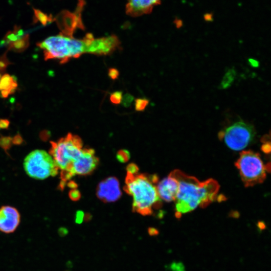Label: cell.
Listing matches in <instances>:
<instances>
[{"label": "cell", "mask_w": 271, "mask_h": 271, "mask_svg": "<svg viewBox=\"0 0 271 271\" xmlns=\"http://www.w3.org/2000/svg\"><path fill=\"white\" fill-rule=\"evenodd\" d=\"M64 233H67V229L64 228H62L60 229V233L61 235H64Z\"/></svg>", "instance_id": "d590c367"}, {"label": "cell", "mask_w": 271, "mask_h": 271, "mask_svg": "<svg viewBox=\"0 0 271 271\" xmlns=\"http://www.w3.org/2000/svg\"><path fill=\"white\" fill-rule=\"evenodd\" d=\"M68 186L72 189H76L77 184L74 181H70L68 183Z\"/></svg>", "instance_id": "e575fe53"}, {"label": "cell", "mask_w": 271, "mask_h": 271, "mask_svg": "<svg viewBox=\"0 0 271 271\" xmlns=\"http://www.w3.org/2000/svg\"><path fill=\"white\" fill-rule=\"evenodd\" d=\"M236 76V71L233 68L229 69L226 72L220 86L221 89H226L230 87L235 80Z\"/></svg>", "instance_id": "ac0fdd59"}, {"label": "cell", "mask_w": 271, "mask_h": 271, "mask_svg": "<svg viewBox=\"0 0 271 271\" xmlns=\"http://www.w3.org/2000/svg\"><path fill=\"white\" fill-rule=\"evenodd\" d=\"M34 16L36 22H40L44 25L52 22V18L50 16L43 13L40 10L34 9Z\"/></svg>", "instance_id": "d6986e66"}, {"label": "cell", "mask_w": 271, "mask_h": 271, "mask_svg": "<svg viewBox=\"0 0 271 271\" xmlns=\"http://www.w3.org/2000/svg\"><path fill=\"white\" fill-rule=\"evenodd\" d=\"M29 45V35L25 34L23 37L7 46L8 48L12 51L21 52L26 49Z\"/></svg>", "instance_id": "e0dca14e"}, {"label": "cell", "mask_w": 271, "mask_h": 271, "mask_svg": "<svg viewBox=\"0 0 271 271\" xmlns=\"http://www.w3.org/2000/svg\"><path fill=\"white\" fill-rule=\"evenodd\" d=\"M235 165L246 187L262 183L266 179V166L257 153L242 151Z\"/></svg>", "instance_id": "5b68a950"}, {"label": "cell", "mask_w": 271, "mask_h": 271, "mask_svg": "<svg viewBox=\"0 0 271 271\" xmlns=\"http://www.w3.org/2000/svg\"><path fill=\"white\" fill-rule=\"evenodd\" d=\"M40 136L42 140L46 141L50 137V132L47 130L43 131L40 133Z\"/></svg>", "instance_id": "f546056e"}, {"label": "cell", "mask_w": 271, "mask_h": 271, "mask_svg": "<svg viewBox=\"0 0 271 271\" xmlns=\"http://www.w3.org/2000/svg\"><path fill=\"white\" fill-rule=\"evenodd\" d=\"M23 140L21 135L18 134L12 139V143L15 145H21L23 143Z\"/></svg>", "instance_id": "4dcf8cb0"}, {"label": "cell", "mask_w": 271, "mask_h": 271, "mask_svg": "<svg viewBox=\"0 0 271 271\" xmlns=\"http://www.w3.org/2000/svg\"><path fill=\"white\" fill-rule=\"evenodd\" d=\"M99 161L93 149H84L80 158L73 163L70 172L73 176L89 175L98 166Z\"/></svg>", "instance_id": "ba28073f"}, {"label": "cell", "mask_w": 271, "mask_h": 271, "mask_svg": "<svg viewBox=\"0 0 271 271\" xmlns=\"http://www.w3.org/2000/svg\"><path fill=\"white\" fill-rule=\"evenodd\" d=\"M255 136L254 126L243 121L232 124L219 134V139L234 151L246 148L253 141Z\"/></svg>", "instance_id": "52a82bcc"}, {"label": "cell", "mask_w": 271, "mask_h": 271, "mask_svg": "<svg viewBox=\"0 0 271 271\" xmlns=\"http://www.w3.org/2000/svg\"><path fill=\"white\" fill-rule=\"evenodd\" d=\"M134 97L133 96H132L130 94H126L124 96V97H123L122 101L121 103H122V104L123 106L125 107H128L130 106L132 102L134 100Z\"/></svg>", "instance_id": "484cf974"}, {"label": "cell", "mask_w": 271, "mask_h": 271, "mask_svg": "<svg viewBox=\"0 0 271 271\" xmlns=\"http://www.w3.org/2000/svg\"><path fill=\"white\" fill-rule=\"evenodd\" d=\"M85 214L83 211H77L75 214V222L77 224H81L84 219Z\"/></svg>", "instance_id": "f1b7e54d"}, {"label": "cell", "mask_w": 271, "mask_h": 271, "mask_svg": "<svg viewBox=\"0 0 271 271\" xmlns=\"http://www.w3.org/2000/svg\"><path fill=\"white\" fill-rule=\"evenodd\" d=\"M157 188L161 199L166 202H171L176 200L179 183L175 178L169 175L158 183Z\"/></svg>", "instance_id": "5bb4252c"}, {"label": "cell", "mask_w": 271, "mask_h": 271, "mask_svg": "<svg viewBox=\"0 0 271 271\" xmlns=\"http://www.w3.org/2000/svg\"><path fill=\"white\" fill-rule=\"evenodd\" d=\"M50 143L49 153L58 167L62 171L70 172L73 163L82 153V139L78 136L69 133L57 142Z\"/></svg>", "instance_id": "277c9868"}, {"label": "cell", "mask_w": 271, "mask_h": 271, "mask_svg": "<svg viewBox=\"0 0 271 271\" xmlns=\"http://www.w3.org/2000/svg\"><path fill=\"white\" fill-rule=\"evenodd\" d=\"M17 87V79L14 76L6 74L0 80V91L7 90L11 94L14 93Z\"/></svg>", "instance_id": "9a60e30c"}, {"label": "cell", "mask_w": 271, "mask_h": 271, "mask_svg": "<svg viewBox=\"0 0 271 271\" xmlns=\"http://www.w3.org/2000/svg\"><path fill=\"white\" fill-rule=\"evenodd\" d=\"M123 99V92L121 91H117L113 92L110 95L111 102L114 105L121 103Z\"/></svg>", "instance_id": "44dd1931"}, {"label": "cell", "mask_w": 271, "mask_h": 271, "mask_svg": "<svg viewBox=\"0 0 271 271\" xmlns=\"http://www.w3.org/2000/svg\"><path fill=\"white\" fill-rule=\"evenodd\" d=\"M149 104V100L147 99H137L135 101V110L138 112L143 111Z\"/></svg>", "instance_id": "ffe728a7"}, {"label": "cell", "mask_w": 271, "mask_h": 271, "mask_svg": "<svg viewBox=\"0 0 271 271\" xmlns=\"http://www.w3.org/2000/svg\"><path fill=\"white\" fill-rule=\"evenodd\" d=\"M94 38L90 33L87 34L82 40L60 34L47 38L37 45L44 50L45 61L60 60L63 64L72 58L77 59L84 53H88Z\"/></svg>", "instance_id": "3957f363"}, {"label": "cell", "mask_w": 271, "mask_h": 271, "mask_svg": "<svg viewBox=\"0 0 271 271\" xmlns=\"http://www.w3.org/2000/svg\"><path fill=\"white\" fill-rule=\"evenodd\" d=\"M127 170L128 173L132 174V175H137L139 171V167L137 165L131 163L128 165Z\"/></svg>", "instance_id": "4316f807"}, {"label": "cell", "mask_w": 271, "mask_h": 271, "mask_svg": "<svg viewBox=\"0 0 271 271\" xmlns=\"http://www.w3.org/2000/svg\"><path fill=\"white\" fill-rule=\"evenodd\" d=\"M120 45L119 38L115 35L94 38L89 46L88 53L98 55L111 54L117 50Z\"/></svg>", "instance_id": "30bf717a"}, {"label": "cell", "mask_w": 271, "mask_h": 271, "mask_svg": "<svg viewBox=\"0 0 271 271\" xmlns=\"http://www.w3.org/2000/svg\"><path fill=\"white\" fill-rule=\"evenodd\" d=\"M9 65L10 63L7 59L6 54L0 57V72H5Z\"/></svg>", "instance_id": "cb8c5ba5"}, {"label": "cell", "mask_w": 271, "mask_h": 271, "mask_svg": "<svg viewBox=\"0 0 271 271\" xmlns=\"http://www.w3.org/2000/svg\"><path fill=\"white\" fill-rule=\"evenodd\" d=\"M161 0H127L126 11L128 15L137 17L151 13Z\"/></svg>", "instance_id": "7c38bea8"}, {"label": "cell", "mask_w": 271, "mask_h": 271, "mask_svg": "<svg viewBox=\"0 0 271 271\" xmlns=\"http://www.w3.org/2000/svg\"><path fill=\"white\" fill-rule=\"evenodd\" d=\"M12 138L10 137H2L0 138V147L5 151H8L12 146Z\"/></svg>", "instance_id": "603a6c76"}, {"label": "cell", "mask_w": 271, "mask_h": 271, "mask_svg": "<svg viewBox=\"0 0 271 271\" xmlns=\"http://www.w3.org/2000/svg\"><path fill=\"white\" fill-rule=\"evenodd\" d=\"M24 168L30 178L43 180L50 176L55 177L59 168L52 157L44 150H37L31 152L24 161Z\"/></svg>", "instance_id": "8992f818"}, {"label": "cell", "mask_w": 271, "mask_h": 271, "mask_svg": "<svg viewBox=\"0 0 271 271\" xmlns=\"http://www.w3.org/2000/svg\"><path fill=\"white\" fill-rule=\"evenodd\" d=\"M248 63L251 67L253 68H258L259 66V62L252 59H249L248 60Z\"/></svg>", "instance_id": "836d02e7"}, {"label": "cell", "mask_w": 271, "mask_h": 271, "mask_svg": "<svg viewBox=\"0 0 271 271\" xmlns=\"http://www.w3.org/2000/svg\"><path fill=\"white\" fill-rule=\"evenodd\" d=\"M10 122L7 119L0 120V128L3 129H7L9 128Z\"/></svg>", "instance_id": "d6a6232c"}, {"label": "cell", "mask_w": 271, "mask_h": 271, "mask_svg": "<svg viewBox=\"0 0 271 271\" xmlns=\"http://www.w3.org/2000/svg\"><path fill=\"white\" fill-rule=\"evenodd\" d=\"M117 160L121 163H126L130 158V153L127 150H121L118 151L116 156Z\"/></svg>", "instance_id": "7402d4cb"}, {"label": "cell", "mask_w": 271, "mask_h": 271, "mask_svg": "<svg viewBox=\"0 0 271 271\" xmlns=\"http://www.w3.org/2000/svg\"><path fill=\"white\" fill-rule=\"evenodd\" d=\"M157 176L132 175L128 173L125 191L133 197V210L143 216L151 215L153 209L162 206L161 199L157 187L154 185L158 182Z\"/></svg>", "instance_id": "7a4b0ae2"}, {"label": "cell", "mask_w": 271, "mask_h": 271, "mask_svg": "<svg viewBox=\"0 0 271 271\" xmlns=\"http://www.w3.org/2000/svg\"><path fill=\"white\" fill-rule=\"evenodd\" d=\"M96 196L106 203L118 200L122 196V192L118 179L110 177L101 182L96 190Z\"/></svg>", "instance_id": "9c48e42d"}, {"label": "cell", "mask_w": 271, "mask_h": 271, "mask_svg": "<svg viewBox=\"0 0 271 271\" xmlns=\"http://www.w3.org/2000/svg\"><path fill=\"white\" fill-rule=\"evenodd\" d=\"M1 77H2V75H1V74H0V80H1Z\"/></svg>", "instance_id": "8d00e7d4"}, {"label": "cell", "mask_w": 271, "mask_h": 271, "mask_svg": "<svg viewBox=\"0 0 271 271\" xmlns=\"http://www.w3.org/2000/svg\"><path fill=\"white\" fill-rule=\"evenodd\" d=\"M173 271H184L183 265L181 263H175L172 265Z\"/></svg>", "instance_id": "1f68e13d"}, {"label": "cell", "mask_w": 271, "mask_h": 271, "mask_svg": "<svg viewBox=\"0 0 271 271\" xmlns=\"http://www.w3.org/2000/svg\"><path fill=\"white\" fill-rule=\"evenodd\" d=\"M25 34L20 27L15 26L14 30L8 32L1 43V45L8 46L23 37Z\"/></svg>", "instance_id": "2e32d148"}, {"label": "cell", "mask_w": 271, "mask_h": 271, "mask_svg": "<svg viewBox=\"0 0 271 271\" xmlns=\"http://www.w3.org/2000/svg\"><path fill=\"white\" fill-rule=\"evenodd\" d=\"M69 197L73 201H77L81 199V193L76 189H71L69 192Z\"/></svg>", "instance_id": "d4e9b609"}, {"label": "cell", "mask_w": 271, "mask_h": 271, "mask_svg": "<svg viewBox=\"0 0 271 271\" xmlns=\"http://www.w3.org/2000/svg\"><path fill=\"white\" fill-rule=\"evenodd\" d=\"M21 223V215L14 207L5 206L0 208V231L6 234L13 233Z\"/></svg>", "instance_id": "8fae6325"}, {"label": "cell", "mask_w": 271, "mask_h": 271, "mask_svg": "<svg viewBox=\"0 0 271 271\" xmlns=\"http://www.w3.org/2000/svg\"><path fill=\"white\" fill-rule=\"evenodd\" d=\"M57 24L63 35L72 37L77 29H84L81 14H65L61 18L58 17Z\"/></svg>", "instance_id": "4fadbf2b"}, {"label": "cell", "mask_w": 271, "mask_h": 271, "mask_svg": "<svg viewBox=\"0 0 271 271\" xmlns=\"http://www.w3.org/2000/svg\"><path fill=\"white\" fill-rule=\"evenodd\" d=\"M108 75L110 78L113 80H115L118 78L119 76V71L117 69L111 68L109 70Z\"/></svg>", "instance_id": "83f0119b"}, {"label": "cell", "mask_w": 271, "mask_h": 271, "mask_svg": "<svg viewBox=\"0 0 271 271\" xmlns=\"http://www.w3.org/2000/svg\"><path fill=\"white\" fill-rule=\"evenodd\" d=\"M170 175L179 183L176 200V215L178 218L199 206L204 208L216 200L225 199L218 197L220 185L214 180L209 179L201 182L196 178L188 176L180 170L172 171Z\"/></svg>", "instance_id": "6da1fadb"}]
</instances>
